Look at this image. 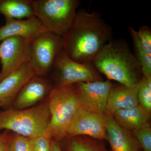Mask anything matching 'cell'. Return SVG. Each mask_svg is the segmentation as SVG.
Returning a JSON list of instances; mask_svg holds the SVG:
<instances>
[{
    "label": "cell",
    "instance_id": "cell-27",
    "mask_svg": "<svg viewBox=\"0 0 151 151\" xmlns=\"http://www.w3.org/2000/svg\"><path fill=\"white\" fill-rule=\"evenodd\" d=\"M2 108V107H1V105H0V112H1V108Z\"/></svg>",
    "mask_w": 151,
    "mask_h": 151
},
{
    "label": "cell",
    "instance_id": "cell-23",
    "mask_svg": "<svg viewBox=\"0 0 151 151\" xmlns=\"http://www.w3.org/2000/svg\"><path fill=\"white\" fill-rule=\"evenodd\" d=\"M141 46L146 53L151 55V29L148 26H143L137 31Z\"/></svg>",
    "mask_w": 151,
    "mask_h": 151
},
{
    "label": "cell",
    "instance_id": "cell-11",
    "mask_svg": "<svg viewBox=\"0 0 151 151\" xmlns=\"http://www.w3.org/2000/svg\"><path fill=\"white\" fill-rule=\"evenodd\" d=\"M53 87L50 78L34 76L19 92L12 108L23 110L34 106L45 99Z\"/></svg>",
    "mask_w": 151,
    "mask_h": 151
},
{
    "label": "cell",
    "instance_id": "cell-25",
    "mask_svg": "<svg viewBox=\"0 0 151 151\" xmlns=\"http://www.w3.org/2000/svg\"><path fill=\"white\" fill-rule=\"evenodd\" d=\"M9 131L5 130L0 133V151H9V145L10 134Z\"/></svg>",
    "mask_w": 151,
    "mask_h": 151
},
{
    "label": "cell",
    "instance_id": "cell-16",
    "mask_svg": "<svg viewBox=\"0 0 151 151\" xmlns=\"http://www.w3.org/2000/svg\"><path fill=\"white\" fill-rule=\"evenodd\" d=\"M113 117L117 124L130 132L150 126L151 113L139 104L130 109L118 110Z\"/></svg>",
    "mask_w": 151,
    "mask_h": 151
},
{
    "label": "cell",
    "instance_id": "cell-20",
    "mask_svg": "<svg viewBox=\"0 0 151 151\" xmlns=\"http://www.w3.org/2000/svg\"><path fill=\"white\" fill-rule=\"evenodd\" d=\"M138 103L146 111L151 112V87L147 84V78L142 76L139 81L138 90Z\"/></svg>",
    "mask_w": 151,
    "mask_h": 151
},
{
    "label": "cell",
    "instance_id": "cell-6",
    "mask_svg": "<svg viewBox=\"0 0 151 151\" xmlns=\"http://www.w3.org/2000/svg\"><path fill=\"white\" fill-rule=\"evenodd\" d=\"M50 74V79L55 87L78 82L103 81L99 72L94 67L70 59L63 48L57 55Z\"/></svg>",
    "mask_w": 151,
    "mask_h": 151
},
{
    "label": "cell",
    "instance_id": "cell-29",
    "mask_svg": "<svg viewBox=\"0 0 151 151\" xmlns=\"http://www.w3.org/2000/svg\"><path fill=\"white\" fill-rule=\"evenodd\" d=\"M0 43H1V42H0Z\"/></svg>",
    "mask_w": 151,
    "mask_h": 151
},
{
    "label": "cell",
    "instance_id": "cell-7",
    "mask_svg": "<svg viewBox=\"0 0 151 151\" xmlns=\"http://www.w3.org/2000/svg\"><path fill=\"white\" fill-rule=\"evenodd\" d=\"M62 48V37L47 31L32 41L29 63L35 76L45 77L50 74L57 55Z\"/></svg>",
    "mask_w": 151,
    "mask_h": 151
},
{
    "label": "cell",
    "instance_id": "cell-5",
    "mask_svg": "<svg viewBox=\"0 0 151 151\" xmlns=\"http://www.w3.org/2000/svg\"><path fill=\"white\" fill-rule=\"evenodd\" d=\"M78 0H33L35 16L47 31L62 37L73 24Z\"/></svg>",
    "mask_w": 151,
    "mask_h": 151
},
{
    "label": "cell",
    "instance_id": "cell-14",
    "mask_svg": "<svg viewBox=\"0 0 151 151\" xmlns=\"http://www.w3.org/2000/svg\"><path fill=\"white\" fill-rule=\"evenodd\" d=\"M106 139L111 151H139L142 150L139 141L131 132L117 124L113 116L105 115Z\"/></svg>",
    "mask_w": 151,
    "mask_h": 151
},
{
    "label": "cell",
    "instance_id": "cell-12",
    "mask_svg": "<svg viewBox=\"0 0 151 151\" xmlns=\"http://www.w3.org/2000/svg\"><path fill=\"white\" fill-rule=\"evenodd\" d=\"M35 74L29 63L0 82V105L5 110L12 108L17 95Z\"/></svg>",
    "mask_w": 151,
    "mask_h": 151
},
{
    "label": "cell",
    "instance_id": "cell-18",
    "mask_svg": "<svg viewBox=\"0 0 151 151\" xmlns=\"http://www.w3.org/2000/svg\"><path fill=\"white\" fill-rule=\"evenodd\" d=\"M0 14L5 19L29 18L35 16L33 0H0Z\"/></svg>",
    "mask_w": 151,
    "mask_h": 151
},
{
    "label": "cell",
    "instance_id": "cell-22",
    "mask_svg": "<svg viewBox=\"0 0 151 151\" xmlns=\"http://www.w3.org/2000/svg\"><path fill=\"white\" fill-rule=\"evenodd\" d=\"M134 135L139 141L143 151H151L150 126L141 128L134 132Z\"/></svg>",
    "mask_w": 151,
    "mask_h": 151
},
{
    "label": "cell",
    "instance_id": "cell-26",
    "mask_svg": "<svg viewBox=\"0 0 151 151\" xmlns=\"http://www.w3.org/2000/svg\"><path fill=\"white\" fill-rule=\"evenodd\" d=\"M50 145L51 151H61L58 142L50 139Z\"/></svg>",
    "mask_w": 151,
    "mask_h": 151
},
{
    "label": "cell",
    "instance_id": "cell-21",
    "mask_svg": "<svg viewBox=\"0 0 151 151\" xmlns=\"http://www.w3.org/2000/svg\"><path fill=\"white\" fill-rule=\"evenodd\" d=\"M9 151H32L29 138L16 133L10 134Z\"/></svg>",
    "mask_w": 151,
    "mask_h": 151
},
{
    "label": "cell",
    "instance_id": "cell-24",
    "mask_svg": "<svg viewBox=\"0 0 151 151\" xmlns=\"http://www.w3.org/2000/svg\"><path fill=\"white\" fill-rule=\"evenodd\" d=\"M29 139L32 151H51L49 138L40 137Z\"/></svg>",
    "mask_w": 151,
    "mask_h": 151
},
{
    "label": "cell",
    "instance_id": "cell-19",
    "mask_svg": "<svg viewBox=\"0 0 151 151\" xmlns=\"http://www.w3.org/2000/svg\"><path fill=\"white\" fill-rule=\"evenodd\" d=\"M130 34L132 38L136 59L139 63L142 68V73L145 77L151 76V55L146 53L141 46L137 35V31L134 28L128 27Z\"/></svg>",
    "mask_w": 151,
    "mask_h": 151
},
{
    "label": "cell",
    "instance_id": "cell-15",
    "mask_svg": "<svg viewBox=\"0 0 151 151\" xmlns=\"http://www.w3.org/2000/svg\"><path fill=\"white\" fill-rule=\"evenodd\" d=\"M139 82L129 86L120 83L113 84L108 95L106 115L113 116L118 110L130 109L139 105Z\"/></svg>",
    "mask_w": 151,
    "mask_h": 151
},
{
    "label": "cell",
    "instance_id": "cell-10",
    "mask_svg": "<svg viewBox=\"0 0 151 151\" xmlns=\"http://www.w3.org/2000/svg\"><path fill=\"white\" fill-rule=\"evenodd\" d=\"M105 115L81 107L73 117L68 135H83L100 140L106 139Z\"/></svg>",
    "mask_w": 151,
    "mask_h": 151
},
{
    "label": "cell",
    "instance_id": "cell-8",
    "mask_svg": "<svg viewBox=\"0 0 151 151\" xmlns=\"http://www.w3.org/2000/svg\"><path fill=\"white\" fill-rule=\"evenodd\" d=\"M0 43L1 70L0 82L29 62L30 42L19 37H11Z\"/></svg>",
    "mask_w": 151,
    "mask_h": 151
},
{
    "label": "cell",
    "instance_id": "cell-28",
    "mask_svg": "<svg viewBox=\"0 0 151 151\" xmlns=\"http://www.w3.org/2000/svg\"><path fill=\"white\" fill-rule=\"evenodd\" d=\"M139 151H143V150H139Z\"/></svg>",
    "mask_w": 151,
    "mask_h": 151
},
{
    "label": "cell",
    "instance_id": "cell-13",
    "mask_svg": "<svg viewBox=\"0 0 151 151\" xmlns=\"http://www.w3.org/2000/svg\"><path fill=\"white\" fill-rule=\"evenodd\" d=\"M5 19V24L0 27V42L11 37H19L30 42L38 36L47 31L35 16L26 20Z\"/></svg>",
    "mask_w": 151,
    "mask_h": 151
},
{
    "label": "cell",
    "instance_id": "cell-17",
    "mask_svg": "<svg viewBox=\"0 0 151 151\" xmlns=\"http://www.w3.org/2000/svg\"><path fill=\"white\" fill-rule=\"evenodd\" d=\"M58 142L61 151H109L102 140L83 135H67Z\"/></svg>",
    "mask_w": 151,
    "mask_h": 151
},
{
    "label": "cell",
    "instance_id": "cell-4",
    "mask_svg": "<svg viewBox=\"0 0 151 151\" xmlns=\"http://www.w3.org/2000/svg\"><path fill=\"white\" fill-rule=\"evenodd\" d=\"M47 99L51 119L45 137L59 142L68 135L73 117L81 106L73 84L53 87Z\"/></svg>",
    "mask_w": 151,
    "mask_h": 151
},
{
    "label": "cell",
    "instance_id": "cell-9",
    "mask_svg": "<svg viewBox=\"0 0 151 151\" xmlns=\"http://www.w3.org/2000/svg\"><path fill=\"white\" fill-rule=\"evenodd\" d=\"M73 85L81 107L100 114H107L108 95L113 85L111 81L81 82Z\"/></svg>",
    "mask_w": 151,
    "mask_h": 151
},
{
    "label": "cell",
    "instance_id": "cell-3",
    "mask_svg": "<svg viewBox=\"0 0 151 151\" xmlns=\"http://www.w3.org/2000/svg\"><path fill=\"white\" fill-rule=\"evenodd\" d=\"M47 97L31 108L1 111L0 131H13L29 139L45 137L51 119Z\"/></svg>",
    "mask_w": 151,
    "mask_h": 151
},
{
    "label": "cell",
    "instance_id": "cell-2",
    "mask_svg": "<svg viewBox=\"0 0 151 151\" xmlns=\"http://www.w3.org/2000/svg\"><path fill=\"white\" fill-rule=\"evenodd\" d=\"M92 66L109 79L129 86L138 83L142 76V68L127 42L112 40L95 58Z\"/></svg>",
    "mask_w": 151,
    "mask_h": 151
},
{
    "label": "cell",
    "instance_id": "cell-1",
    "mask_svg": "<svg viewBox=\"0 0 151 151\" xmlns=\"http://www.w3.org/2000/svg\"><path fill=\"white\" fill-rule=\"evenodd\" d=\"M63 48L75 62L93 67L95 58L113 40L112 28L98 12H76L71 27L62 37Z\"/></svg>",
    "mask_w": 151,
    "mask_h": 151
}]
</instances>
